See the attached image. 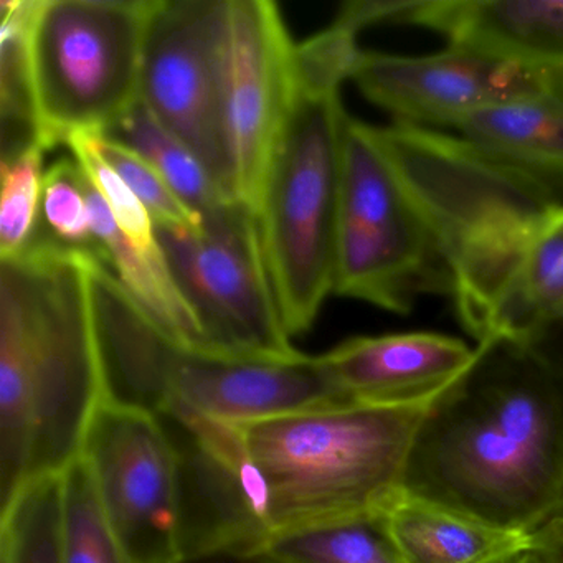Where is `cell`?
<instances>
[{"label": "cell", "mask_w": 563, "mask_h": 563, "mask_svg": "<svg viewBox=\"0 0 563 563\" xmlns=\"http://www.w3.org/2000/svg\"><path fill=\"white\" fill-rule=\"evenodd\" d=\"M476 349L424 410L401 489L532 536L563 516V357L545 338Z\"/></svg>", "instance_id": "6da1fadb"}, {"label": "cell", "mask_w": 563, "mask_h": 563, "mask_svg": "<svg viewBox=\"0 0 563 563\" xmlns=\"http://www.w3.org/2000/svg\"><path fill=\"white\" fill-rule=\"evenodd\" d=\"M91 255L38 227L0 258V512L80 456L104 398Z\"/></svg>", "instance_id": "7a4b0ae2"}, {"label": "cell", "mask_w": 563, "mask_h": 563, "mask_svg": "<svg viewBox=\"0 0 563 563\" xmlns=\"http://www.w3.org/2000/svg\"><path fill=\"white\" fill-rule=\"evenodd\" d=\"M357 34L331 27L296 44L288 107L260 200L266 268L291 338L334 292L345 113L341 87L361 55Z\"/></svg>", "instance_id": "3957f363"}, {"label": "cell", "mask_w": 563, "mask_h": 563, "mask_svg": "<svg viewBox=\"0 0 563 563\" xmlns=\"http://www.w3.org/2000/svg\"><path fill=\"white\" fill-rule=\"evenodd\" d=\"M104 395L157 411L180 408L230 424L339 405L321 358L236 357L189 347L164 331L118 282L95 291Z\"/></svg>", "instance_id": "277c9868"}, {"label": "cell", "mask_w": 563, "mask_h": 563, "mask_svg": "<svg viewBox=\"0 0 563 563\" xmlns=\"http://www.w3.org/2000/svg\"><path fill=\"white\" fill-rule=\"evenodd\" d=\"M428 405H328L239 424L273 533L387 509Z\"/></svg>", "instance_id": "5b68a950"}, {"label": "cell", "mask_w": 563, "mask_h": 563, "mask_svg": "<svg viewBox=\"0 0 563 563\" xmlns=\"http://www.w3.org/2000/svg\"><path fill=\"white\" fill-rule=\"evenodd\" d=\"M157 0H37L29 65L45 150L110 130L141 95Z\"/></svg>", "instance_id": "8992f818"}, {"label": "cell", "mask_w": 563, "mask_h": 563, "mask_svg": "<svg viewBox=\"0 0 563 563\" xmlns=\"http://www.w3.org/2000/svg\"><path fill=\"white\" fill-rule=\"evenodd\" d=\"M334 292L395 314L420 296H451V273L377 128L347 117Z\"/></svg>", "instance_id": "52a82bcc"}, {"label": "cell", "mask_w": 563, "mask_h": 563, "mask_svg": "<svg viewBox=\"0 0 563 563\" xmlns=\"http://www.w3.org/2000/svg\"><path fill=\"white\" fill-rule=\"evenodd\" d=\"M156 235L207 351L236 357L299 354L279 314L258 217L249 207L229 202L202 217L199 229H156Z\"/></svg>", "instance_id": "ba28073f"}, {"label": "cell", "mask_w": 563, "mask_h": 563, "mask_svg": "<svg viewBox=\"0 0 563 563\" xmlns=\"http://www.w3.org/2000/svg\"><path fill=\"white\" fill-rule=\"evenodd\" d=\"M295 47L272 0H222L217 51L233 200L255 216L288 107Z\"/></svg>", "instance_id": "9c48e42d"}, {"label": "cell", "mask_w": 563, "mask_h": 563, "mask_svg": "<svg viewBox=\"0 0 563 563\" xmlns=\"http://www.w3.org/2000/svg\"><path fill=\"white\" fill-rule=\"evenodd\" d=\"M81 454L130 563L179 562L176 454L159 418L104 397Z\"/></svg>", "instance_id": "30bf717a"}, {"label": "cell", "mask_w": 563, "mask_h": 563, "mask_svg": "<svg viewBox=\"0 0 563 563\" xmlns=\"http://www.w3.org/2000/svg\"><path fill=\"white\" fill-rule=\"evenodd\" d=\"M154 415L176 454L183 559L262 552L273 536L268 496L239 424L180 408Z\"/></svg>", "instance_id": "8fae6325"}, {"label": "cell", "mask_w": 563, "mask_h": 563, "mask_svg": "<svg viewBox=\"0 0 563 563\" xmlns=\"http://www.w3.org/2000/svg\"><path fill=\"white\" fill-rule=\"evenodd\" d=\"M222 0H157L144 37L141 100L233 200L219 84Z\"/></svg>", "instance_id": "7c38bea8"}, {"label": "cell", "mask_w": 563, "mask_h": 563, "mask_svg": "<svg viewBox=\"0 0 563 563\" xmlns=\"http://www.w3.org/2000/svg\"><path fill=\"white\" fill-rule=\"evenodd\" d=\"M484 342H537L563 325V200L547 203L490 249L451 295Z\"/></svg>", "instance_id": "4fadbf2b"}, {"label": "cell", "mask_w": 563, "mask_h": 563, "mask_svg": "<svg viewBox=\"0 0 563 563\" xmlns=\"http://www.w3.org/2000/svg\"><path fill=\"white\" fill-rule=\"evenodd\" d=\"M351 80L394 123L456 130L464 118L523 98L550 93L563 74L529 70L448 47L424 57L362 51Z\"/></svg>", "instance_id": "5bb4252c"}, {"label": "cell", "mask_w": 563, "mask_h": 563, "mask_svg": "<svg viewBox=\"0 0 563 563\" xmlns=\"http://www.w3.org/2000/svg\"><path fill=\"white\" fill-rule=\"evenodd\" d=\"M365 14L371 25H418L446 38L448 47L563 74V0H372Z\"/></svg>", "instance_id": "9a60e30c"}, {"label": "cell", "mask_w": 563, "mask_h": 563, "mask_svg": "<svg viewBox=\"0 0 563 563\" xmlns=\"http://www.w3.org/2000/svg\"><path fill=\"white\" fill-rule=\"evenodd\" d=\"M476 347L437 332L352 338L319 355L342 404L427 405L456 382Z\"/></svg>", "instance_id": "2e32d148"}, {"label": "cell", "mask_w": 563, "mask_h": 563, "mask_svg": "<svg viewBox=\"0 0 563 563\" xmlns=\"http://www.w3.org/2000/svg\"><path fill=\"white\" fill-rule=\"evenodd\" d=\"M454 131L490 159L563 194V85L477 111Z\"/></svg>", "instance_id": "e0dca14e"}, {"label": "cell", "mask_w": 563, "mask_h": 563, "mask_svg": "<svg viewBox=\"0 0 563 563\" xmlns=\"http://www.w3.org/2000/svg\"><path fill=\"white\" fill-rule=\"evenodd\" d=\"M405 563H500L530 549V536L507 532L398 490L385 509Z\"/></svg>", "instance_id": "ac0fdd59"}, {"label": "cell", "mask_w": 563, "mask_h": 563, "mask_svg": "<svg viewBox=\"0 0 563 563\" xmlns=\"http://www.w3.org/2000/svg\"><path fill=\"white\" fill-rule=\"evenodd\" d=\"M84 179L98 258L164 331L189 347L206 349L199 321L180 295L161 245L144 250L131 242L85 174Z\"/></svg>", "instance_id": "d6986e66"}, {"label": "cell", "mask_w": 563, "mask_h": 563, "mask_svg": "<svg viewBox=\"0 0 563 563\" xmlns=\"http://www.w3.org/2000/svg\"><path fill=\"white\" fill-rule=\"evenodd\" d=\"M258 553L273 563H405L385 510L275 532Z\"/></svg>", "instance_id": "ffe728a7"}, {"label": "cell", "mask_w": 563, "mask_h": 563, "mask_svg": "<svg viewBox=\"0 0 563 563\" xmlns=\"http://www.w3.org/2000/svg\"><path fill=\"white\" fill-rule=\"evenodd\" d=\"M35 2H0V163H9L32 147H45L29 65V27Z\"/></svg>", "instance_id": "44dd1931"}, {"label": "cell", "mask_w": 563, "mask_h": 563, "mask_svg": "<svg viewBox=\"0 0 563 563\" xmlns=\"http://www.w3.org/2000/svg\"><path fill=\"white\" fill-rule=\"evenodd\" d=\"M103 136L140 154L197 216H209L230 202L206 167L151 113L141 98Z\"/></svg>", "instance_id": "7402d4cb"}, {"label": "cell", "mask_w": 563, "mask_h": 563, "mask_svg": "<svg viewBox=\"0 0 563 563\" xmlns=\"http://www.w3.org/2000/svg\"><path fill=\"white\" fill-rule=\"evenodd\" d=\"M62 563H130L84 454L62 473Z\"/></svg>", "instance_id": "603a6c76"}, {"label": "cell", "mask_w": 563, "mask_h": 563, "mask_svg": "<svg viewBox=\"0 0 563 563\" xmlns=\"http://www.w3.org/2000/svg\"><path fill=\"white\" fill-rule=\"evenodd\" d=\"M62 474L29 484L0 512V563H62Z\"/></svg>", "instance_id": "cb8c5ba5"}, {"label": "cell", "mask_w": 563, "mask_h": 563, "mask_svg": "<svg viewBox=\"0 0 563 563\" xmlns=\"http://www.w3.org/2000/svg\"><path fill=\"white\" fill-rule=\"evenodd\" d=\"M42 146L9 163H0V258L18 255L34 239L41 223L44 194V154Z\"/></svg>", "instance_id": "d4e9b609"}, {"label": "cell", "mask_w": 563, "mask_h": 563, "mask_svg": "<svg viewBox=\"0 0 563 563\" xmlns=\"http://www.w3.org/2000/svg\"><path fill=\"white\" fill-rule=\"evenodd\" d=\"M38 227L62 245L97 253L84 173L77 161H57L45 173Z\"/></svg>", "instance_id": "484cf974"}, {"label": "cell", "mask_w": 563, "mask_h": 563, "mask_svg": "<svg viewBox=\"0 0 563 563\" xmlns=\"http://www.w3.org/2000/svg\"><path fill=\"white\" fill-rule=\"evenodd\" d=\"M65 146L71 151L74 159L107 203L121 232L140 249H157L156 225L150 212L117 170L103 159L97 147V133L75 134Z\"/></svg>", "instance_id": "4316f807"}, {"label": "cell", "mask_w": 563, "mask_h": 563, "mask_svg": "<svg viewBox=\"0 0 563 563\" xmlns=\"http://www.w3.org/2000/svg\"><path fill=\"white\" fill-rule=\"evenodd\" d=\"M97 147L103 159L146 207L156 229L196 230L202 225V217L192 212L140 154L117 141L108 140L101 133H97Z\"/></svg>", "instance_id": "83f0119b"}, {"label": "cell", "mask_w": 563, "mask_h": 563, "mask_svg": "<svg viewBox=\"0 0 563 563\" xmlns=\"http://www.w3.org/2000/svg\"><path fill=\"white\" fill-rule=\"evenodd\" d=\"M530 549L545 563H563V516L550 520L530 536Z\"/></svg>", "instance_id": "f1b7e54d"}, {"label": "cell", "mask_w": 563, "mask_h": 563, "mask_svg": "<svg viewBox=\"0 0 563 563\" xmlns=\"http://www.w3.org/2000/svg\"><path fill=\"white\" fill-rule=\"evenodd\" d=\"M177 563H273L263 553H209V555L187 556Z\"/></svg>", "instance_id": "f546056e"}, {"label": "cell", "mask_w": 563, "mask_h": 563, "mask_svg": "<svg viewBox=\"0 0 563 563\" xmlns=\"http://www.w3.org/2000/svg\"><path fill=\"white\" fill-rule=\"evenodd\" d=\"M500 563H545L532 549L523 550V552L517 553V555L510 556V559L504 560Z\"/></svg>", "instance_id": "4dcf8cb0"}]
</instances>
